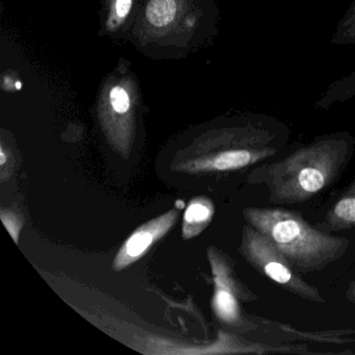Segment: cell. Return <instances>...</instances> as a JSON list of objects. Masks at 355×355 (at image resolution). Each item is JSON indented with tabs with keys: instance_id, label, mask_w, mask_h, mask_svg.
Returning <instances> with one entry per match:
<instances>
[{
	"instance_id": "obj_1",
	"label": "cell",
	"mask_w": 355,
	"mask_h": 355,
	"mask_svg": "<svg viewBox=\"0 0 355 355\" xmlns=\"http://www.w3.org/2000/svg\"><path fill=\"white\" fill-rule=\"evenodd\" d=\"M245 215L286 259L299 267H313L329 261L343 244L288 211L252 209H247Z\"/></svg>"
},
{
	"instance_id": "obj_2",
	"label": "cell",
	"mask_w": 355,
	"mask_h": 355,
	"mask_svg": "<svg viewBox=\"0 0 355 355\" xmlns=\"http://www.w3.org/2000/svg\"><path fill=\"white\" fill-rule=\"evenodd\" d=\"M246 252L249 259L261 268V271L277 284L294 288L297 292L315 297L313 290L293 275L286 266V257L261 232H247L245 236Z\"/></svg>"
},
{
	"instance_id": "obj_3",
	"label": "cell",
	"mask_w": 355,
	"mask_h": 355,
	"mask_svg": "<svg viewBox=\"0 0 355 355\" xmlns=\"http://www.w3.org/2000/svg\"><path fill=\"white\" fill-rule=\"evenodd\" d=\"M178 218V211H170L138 228L116 255L114 269L120 271L144 257L149 248L169 232Z\"/></svg>"
},
{
	"instance_id": "obj_4",
	"label": "cell",
	"mask_w": 355,
	"mask_h": 355,
	"mask_svg": "<svg viewBox=\"0 0 355 355\" xmlns=\"http://www.w3.org/2000/svg\"><path fill=\"white\" fill-rule=\"evenodd\" d=\"M315 151V155H311L313 150L311 153H305L306 163L300 166L298 171L290 172L291 178L288 180L291 186L296 187L297 190L300 191L303 194H315L321 191L329 176L328 167L318 162L321 157L317 155Z\"/></svg>"
},
{
	"instance_id": "obj_5",
	"label": "cell",
	"mask_w": 355,
	"mask_h": 355,
	"mask_svg": "<svg viewBox=\"0 0 355 355\" xmlns=\"http://www.w3.org/2000/svg\"><path fill=\"white\" fill-rule=\"evenodd\" d=\"M216 291L213 299V307L220 319L225 322H234L238 319V302L232 292V288L219 270L214 267Z\"/></svg>"
},
{
	"instance_id": "obj_6",
	"label": "cell",
	"mask_w": 355,
	"mask_h": 355,
	"mask_svg": "<svg viewBox=\"0 0 355 355\" xmlns=\"http://www.w3.org/2000/svg\"><path fill=\"white\" fill-rule=\"evenodd\" d=\"M213 211V205L207 199L197 198L191 201L184 213L182 227L184 239L197 236L211 221Z\"/></svg>"
},
{
	"instance_id": "obj_7",
	"label": "cell",
	"mask_w": 355,
	"mask_h": 355,
	"mask_svg": "<svg viewBox=\"0 0 355 355\" xmlns=\"http://www.w3.org/2000/svg\"><path fill=\"white\" fill-rule=\"evenodd\" d=\"M254 159H257V157L253 155L250 151L230 150L220 153L217 157H213L211 161L207 162L205 165L209 169L225 171V170L238 169V168L244 167Z\"/></svg>"
},
{
	"instance_id": "obj_8",
	"label": "cell",
	"mask_w": 355,
	"mask_h": 355,
	"mask_svg": "<svg viewBox=\"0 0 355 355\" xmlns=\"http://www.w3.org/2000/svg\"><path fill=\"white\" fill-rule=\"evenodd\" d=\"M175 15V0H150L147 6V19L157 28L168 26L173 21Z\"/></svg>"
},
{
	"instance_id": "obj_9",
	"label": "cell",
	"mask_w": 355,
	"mask_h": 355,
	"mask_svg": "<svg viewBox=\"0 0 355 355\" xmlns=\"http://www.w3.org/2000/svg\"><path fill=\"white\" fill-rule=\"evenodd\" d=\"M331 43L332 44H355V1L338 24Z\"/></svg>"
},
{
	"instance_id": "obj_10",
	"label": "cell",
	"mask_w": 355,
	"mask_h": 355,
	"mask_svg": "<svg viewBox=\"0 0 355 355\" xmlns=\"http://www.w3.org/2000/svg\"><path fill=\"white\" fill-rule=\"evenodd\" d=\"M334 216L349 223H355V195L345 197L336 203Z\"/></svg>"
},
{
	"instance_id": "obj_11",
	"label": "cell",
	"mask_w": 355,
	"mask_h": 355,
	"mask_svg": "<svg viewBox=\"0 0 355 355\" xmlns=\"http://www.w3.org/2000/svg\"><path fill=\"white\" fill-rule=\"evenodd\" d=\"M111 103L117 113L124 114L130 110V97L121 87H115L111 91Z\"/></svg>"
},
{
	"instance_id": "obj_12",
	"label": "cell",
	"mask_w": 355,
	"mask_h": 355,
	"mask_svg": "<svg viewBox=\"0 0 355 355\" xmlns=\"http://www.w3.org/2000/svg\"><path fill=\"white\" fill-rule=\"evenodd\" d=\"M1 218H3V223H5L6 227L8 228L10 232H11L12 236H13L15 242L17 243L18 241V232H19V228H18L17 219L16 217H11V216L8 215V219L6 218V216L1 215Z\"/></svg>"
},
{
	"instance_id": "obj_13",
	"label": "cell",
	"mask_w": 355,
	"mask_h": 355,
	"mask_svg": "<svg viewBox=\"0 0 355 355\" xmlns=\"http://www.w3.org/2000/svg\"><path fill=\"white\" fill-rule=\"evenodd\" d=\"M130 8H132V0H117L116 3V11L119 17L123 18L128 16Z\"/></svg>"
},
{
	"instance_id": "obj_14",
	"label": "cell",
	"mask_w": 355,
	"mask_h": 355,
	"mask_svg": "<svg viewBox=\"0 0 355 355\" xmlns=\"http://www.w3.org/2000/svg\"><path fill=\"white\" fill-rule=\"evenodd\" d=\"M347 89H345L340 94H345V93L354 92L355 91V74L351 78H347L344 82L340 83V85H346Z\"/></svg>"
},
{
	"instance_id": "obj_15",
	"label": "cell",
	"mask_w": 355,
	"mask_h": 355,
	"mask_svg": "<svg viewBox=\"0 0 355 355\" xmlns=\"http://www.w3.org/2000/svg\"><path fill=\"white\" fill-rule=\"evenodd\" d=\"M5 162H6L5 153H3V149L1 148V162H0V164H1V165H5Z\"/></svg>"
}]
</instances>
